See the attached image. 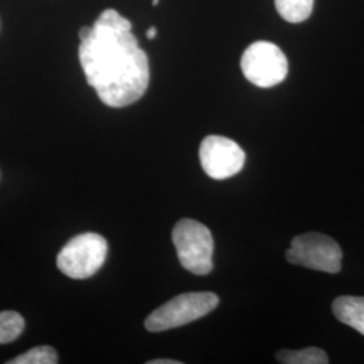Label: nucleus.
<instances>
[{"label":"nucleus","instance_id":"2","mask_svg":"<svg viewBox=\"0 0 364 364\" xmlns=\"http://www.w3.org/2000/svg\"><path fill=\"white\" fill-rule=\"evenodd\" d=\"M219 305V297L210 291L183 293L151 313L144 326L149 332H164L186 326L207 316Z\"/></svg>","mask_w":364,"mask_h":364},{"label":"nucleus","instance_id":"7","mask_svg":"<svg viewBox=\"0 0 364 364\" xmlns=\"http://www.w3.org/2000/svg\"><path fill=\"white\" fill-rule=\"evenodd\" d=\"M200 162L213 180H225L237 174L245 166L246 154L232 139L209 135L200 146Z\"/></svg>","mask_w":364,"mask_h":364},{"label":"nucleus","instance_id":"9","mask_svg":"<svg viewBox=\"0 0 364 364\" xmlns=\"http://www.w3.org/2000/svg\"><path fill=\"white\" fill-rule=\"evenodd\" d=\"M314 0H275L278 14L290 23L306 21L313 11Z\"/></svg>","mask_w":364,"mask_h":364},{"label":"nucleus","instance_id":"3","mask_svg":"<svg viewBox=\"0 0 364 364\" xmlns=\"http://www.w3.org/2000/svg\"><path fill=\"white\" fill-rule=\"evenodd\" d=\"M173 245L182 267L196 275H207L213 269V237L200 221L181 219L173 228Z\"/></svg>","mask_w":364,"mask_h":364},{"label":"nucleus","instance_id":"12","mask_svg":"<svg viewBox=\"0 0 364 364\" xmlns=\"http://www.w3.org/2000/svg\"><path fill=\"white\" fill-rule=\"evenodd\" d=\"M9 364H55L58 363V355L52 347L41 346L31 348L28 351L19 355Z\"/></svg>","mask_w":364,"mask_h":364},{"label":"nucleus","instance_id":"8","mask_svg":"<svg viewBox=\"0 0 364 364\" xmlns=\"http://www.w3.org/2000/svg\"><path fill=\"white\" fill-rule=\"evenodd\" d=\"M332 311L338 321L356 329L364 336V297L341 296L333 301Z\"/></svg>","mask_w":364,"mask_h":364},{"label":"nucleus","instance_id":"5","mask_svg":"<svg viewBox=\"0 0 364 364\" xmlns=\"http://www.w3.org/2000/svg\"><path fill=\"white\" fill-rule=\"evenodd\" d=\"M341 248L328 235L309 232L296 236L287 251L291 264L323 273L336 274L341 270Z\"/></svg>","mask_w":364,"mask_h":364},{"label":"nucleus","instance_id":"10","mask_svg":"<svg viewBox=\"0 0 364 364\" xmlns=\"http://www.w3.org/2000/svg\"><path fill=\"white\" fill-rule=\"evenodd\" d=\"M279 363L284 364H328L326 352L317 347H309L299 351L284 350L277 353Z\"/></svg>","mask_w":364,"mask_h":364},{"label":"nucleus","instance_id":"11","mask_svg":"<svg viewBox=\"0 0 364 364\" xmlns=\"http://www.w3.org/2000/svg\"><path fill=\"white\" fill-rule=\"evenodd\" d=\"M25 329V320L13 311L0 312V346L9 344L19 338Z\"/></svg>","mask_w":364,"mask_h":364},{"label":"nucleus","instance_id":"4","mask_svg":"<svg viewBox=\"0 0 364 364\" xmlns=\"http://www.w3.org/2000/svg\"><path fill=\"white\" fill-rule=\"evenodd\" d=\"M108 254V243L95 232L77 235L70 239L57 257V267L73 279H87L97 273Z\"/></svg>","mask_w":364,"mask_h":364},{"label":"nucleus","instance_id":"15","mask_svg":"<svg viewBox=\"0 0 364 364\" xmlns=\"http://www.w3.org/2000/svg\"><path fill=\"white\" fill-rule=\"evenodd\" d=\"M158 3H159V0H153V6H158Z\"/></svg>","mask_w":364,"mask_h":364},{"label":"nucleus","instance_id":"1","mask_svg":"<svg viewBox=\"0 0 364 364\" xmlns=\"http://www.w3.org/2000/svg\"><path fill=\"white\" fill-rule=\"evenodd\" d=\"M131 22L105 10L92 27L80 30L78 58L88 84L108 107L123 108L147 91L150 66L131 33Z\"/></svg>","mask_w":364,"mask_h":364},{"label":"nucleus","instance_id":"6","mask_svg":"<svg viewBox=\"0 0 364 364\" xmlns=\"http://www.w3.org/2000/svg\"><path fill=\"white\" fill-rule=\"evenodd\" d=\"M240 68L250 82L260 88H272L287 76V55L272 42L258 41L250 45L242 55Z\"/></svg>","mask_w":364,"mask_h":364},{"label":"nucleus","instance_id":"13","mask_svg":"<svg viewBox=\"0 0 364 364\" xmlns=\"http://www.w3.org/2000/svg\"><path fill=\"white\" fill-rule=\"evenodd\" d=\"M147 364H181L178 360H173V359H156V360H150Z\"/></svg>","mask_w":364,"mask_h":364},{"label":"nucleus","instance_id":"14","mask_svg":"<svg viewBox=\"0 0 364 364\" xmlns=\"http://www.w3.org/2000/svg\"><path fill=\"white\" fill-rule=\"evenodd\" d=\"M146 37L149 39H154L156 37V27H150L146 33Z\"/></svg>","mask_w":364,"mask_h":364}]
</instances>
